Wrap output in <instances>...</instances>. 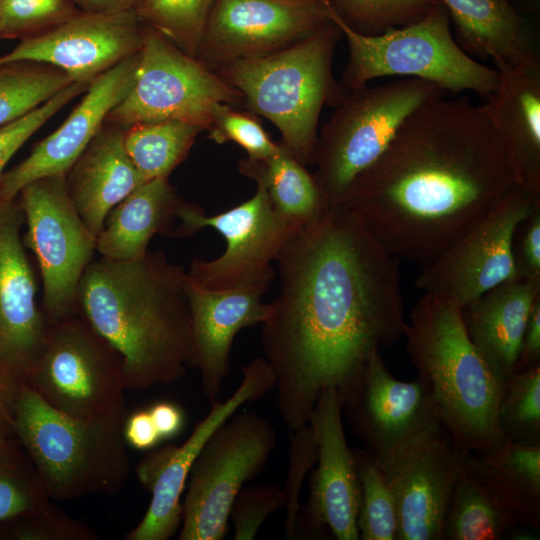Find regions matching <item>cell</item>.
I'll return each instance as SVG.
<instances>
[{"instance_id":"obj_9","label":"cell","mask_w":540,"mask_h":540,"mask_svg":"<svg viewBox=\"0 0 540 540\" xmlns=\"http://www.w3.org/2000/svg\"><path fill=\"white\" fill-rule=\"evenodd\" d=\"M277 443L262 415L236 411L208 438L187 478L179 540H223L232 503L265 468Z\"/></svg>"},{"instance_id":"obj_52","label":"cell","mask_w":540,"mask_h":540,"mask_svg":"<svg viewBox=\"0 0 540 540\" xmlns=\"http://www.w3.org/2000/svg\"><path fill=\"white\" fill-rule=\"evenodd\" d=\"M2 39L1 37V0H0V40Z\"/></svg>"},{"instance_id":"obj_22","label":"cell","mask_w":540,"mask_h":540,"mask_svg":"<svg viewBox=\"0 0 540 540\" xmlns=\"http://www.w3.org/2000/svg\"><path fill=\"white\" fill-rule=\"evenodd\" d=\"M139 53L95 78L78 105L30 154L0 178V202L14 201L21 189L37 179L66 175L101 129L110 111L129 92Z\"/></svg>"},{"instance_id":"obj_24","label":"cell","mask_w":540,"mask_h":540,"mask_svg":"<svg viewBox=\"0 0 540 540\" xmlns=\"http://www.w3.org/2000/svg\"><path fill=\"white\" fill-rule=\"evenodd\" d=\"M495 66L498 86L480 109L504 146L518 185L540 195V58Z\"/></svg>"},{"instance_id":"obj_42","label":"cell","mask_w":540,"mask_h":540,"mask_svg":"<svg viewBox=\"0 0 540 540\" xmlns=\"http://www.w3.org/2000/svg\"><path fill=\"white\" fill-rule=\"evenodd\" d=\"M290 431L289 467L283 488L286 511L284 530L287 537L296 539L300 533V494L304 480L315 467L318 451L315 434L309 423Z\"/></svg>"},{"instance_id":"obj_41","label":"cell","mask_w":540,"mask_h":540,"mask_svg":"<svg viewBox=\"0 0 540 540\" xmlns=\"http://www.w3.org/2000/svg\"><path fill=\"white\" fill-rule=\"evenodd\" d=\"M208 138L217 144L233 142L243 148L250 159H263L274 154L279 143L274 142L253 113L219 103L213 111Z\"/></svg>"},{"instance_id":"obj_15","label":"cell","mask_w":540,"mask_h":540,"mask_svg":"<svg viewBox=\"0 0 540 540\" xmlns=\"http://www.w3.org/2000/svg\"><path fill=\"white\" fill-rule=\"evenodd\" d=\"M241 371L242 380L236 390L226 400L211 404L208 414L182 445H166L140 460L136 475L152 497L143 518L125 535V540H168L180 528L181 495L205 442L241 406L264 397L275 387L274 372L265 358H254Z\"/></svg>"},{"instance_id":"obj_34","label":"cell","mask_w":540,"mask_h":540,"mask_svg":"<svg viewBox=\"0 0 540 540\" xmlns=\"http://www.w3.org/2000/svg\"><path fill=\"white\" fill-rule=\"evenodd\" d=\"M51 503L32 461L15 435L0 439V526Z\"/></svg>"},{"instance_id":"obj_10","label":"cell","mask_w":540,"mask_h":540,"mask_svg":"<svg viewBox=\"0 0 540 540\" xmlns=\"http://www.w3.org/2000/svg\"><path fill=\"white\" fill-rule=\"evenodd\" d=\"M219 103L238 107L243 100L218 74L143 24L132 86L105 122L125 129L137 122L177 120L208 130Z\"/></svg>"},{"instance_id":"obj_23","label":"cell","mask_w":540,"mask_h":540,"mask_svg":"<svg viewBox=\"0 0 540 540\" xmlns=\"http://www.w3.org/2000/svg\"><path fill=\"white\" fill-rule=\"evenodd\" d=\"M181 282L191 317L194 367L200 371L203 393L212 404L219 401L229 374L235 336L244 328L262 324L270 313V304L262 301L267 290L209 289L185 270Z\"/></svg>"},{"instance_id":"obj_43","label":"cell","mask_w":540,"mask_h":540,"mask_svg":"<svg viewBox=\"0 0 540 540\" xmlns=\"http://www.w3.org/2000/svg\"><path fill=\"white\" fill-rule=\"evenodd\" d=\"M90 84L73 82L40 106L0 127V178L7 163L24 143Z\"/></svg>"},{"instance_id":"obj_7","label":"cell","mask_w":540,"mask_h":540,"mask_svg":"<svg viewBox=\"0 0 540 540\" xmlns=\"http://www.w3.org/2000/svg\"><path fill=\"white\" fill-rule=\"evenodd\" d=\"M329 18L347 40L349 58L340 81L345 91L387 76L422 79L446 93L471 91L485 98L498 86L499 71L475 60L457 44L442 3L421 20L377 36L352 30L332 5Z\"/></svg>"},{"instance_id":"obj_45","label":"cell","mask_w":540,"mask_h":540,"mask_svg":"<svg viewBox=\"0 0 540 540\" xmlns=\"http://www.w3.org/2000/svg\"><path fill=\"white\" fill-rule=\"evenodd\" d=\"M513 255L518 278L540 280V205L519 225Z\"/></svg>"},{"instance_id":"obj_26","label":"cell","mask_w":540,"mask_h":540,"mask_svg":"<svg viewBox=\"0 0 540 540\" xmlns=\"http://www.w3.org/2000/svg\"><path fill=\"white\" fill-rule=\"evenodd\" d=\"M123 133L105 122L66 174L70 199L95 237L110 211L146 182L125 150Z\"/></svg>"},{"instance_id":"obj_30","label":"cell","mask_w":540,"mask_h":540,"mask_svg":"<svg viewBox=\"0 0 540 540\" xmlns=\"http://www.w3.org/2000/svg\"><path fill=\"white\" fill-rule=\"evenodd\" d=\"M238 168L265 189L279 214L301 227L314 223L330 208L314 174L281 142L271 156L245 158Z\"/></svg>"},{"instance_id":"obj_5","label":"cell","mask_w":540,"mask_h":540,"mask_svg":"<svg viewBox=\"0 0 540 540\" xmlns=\"http://www.w3.org/2000/svg\"><path fill=\"white\" fill-rule=\"evenodd\" d=\"M125 407L93 417L65 414L19 385L13 433L51 500L116 493L130 473Z\"/></svg>"},{"instance_id":"obj_8","label":"cell","mask_w":540,"mask_h":540,"mask_svg":"<svg viewBox=\"0 0 540 540\" xmlns=\"http://www.w3.org/2000/svg\"><path fill=\"white\" fill-rule=\"evenodd\" d=\"M446 94L417 78L347 91L318 133L315 150L313 174L329 207L343 202L354 179L377 160L415 109Z\"/></svg>"},{"instance_id":"obj_29","label":"cell","mask_w":540,"mask_h":540,"mask_svg":"<svg viewBox=\"0 0 540 540\" xmlns=\"http://www.w3.org/2000/svg\"><path fill=\"white\" fill-rule=\"evenodd\" d=\"M464 468L519 526L540 529V444L507 440L485 452H468Z\"/></svg>"},{"instance_id":"obj_16","label":"cell","mask_w":540,"mask_h":540,"mask_svg":"<svg viewBox=\"0 0 540 540\" xmlns=\"http://www.w3.org/2000/svg\"><path fill=\"white\" fill-rule=\"evenodd\" d=\"M330 0H215L195 58L215 71L271 55L330 22Z\"/></svg>"},{"instance_id":"obj_38","label":"cell","mask_w":540,"mask_h":540,"mask_svg":"<svg viewBox=\"0 0 540 540\" xmlns=\"http://www.w3.org/2000/svg\"><path fill=\"white\" fill-rule=\"evenodd\" d=\"M340 18L355 32L377 36L424 18L439 0H330Z\"/></svg>"},{"instance_id":"obj_36","label":"cell","mask_w":540,"mask_h":540,"mask_svg":"<svg viewBox=\"0 0 540 540\" xmlns=\"http://www.w3.org/2000/svg\"><path fill=\"white\" fill-rule=\"evenodd\" d=\"M215 0H142L135 13L147 25L195 58Z\"/></svg>"},{"instance_id":"obj_6","label":"cell","mask_w":540,"mask_h":540,"mask_svg":"<svg viewBox=\"0 0 540 540\" xmlns=\"http://www.w3.org/2000/svg\"><path fill=\"white\" fill-rule=\"evenodd\" d=\"M342 33L331 20L302 41L268 56L228 62L214 72L236 89L248 111L271 121L281 143L306 167L314 164L324 105L347 91L332 73Z\"/></svg>"},{"instance_id":"obj_11","label":"cell","mask_w":540,"mask_h":540,"mask_svg":"<svg viewBox=\"0 0 540 540\" xmlns=\"http://www.w3.org/2000/svg\"><path fill=\"white\" fill-rule=\"evenodd\" d=\"M178 217L174 238L191 237L209 227L226 240L223 254L212 260L194 258L186 271L198 284L214 290H268L276 274L272 263L304 228L279 214L261 185L250 199L216 215L183 201Z\"/></svg>"},{"instance_id":"obj_17","label":"cell","mask_w":540,"mask_h":540,"mask_svg":"<svg viewBox=\"0 0 540 540\" xmlns=\"http://www.w3.org/2000/svg\"><path fill=\"white\" fill-rule=\"evenodd\" d=\"M465 451L441 421L379 466L392 491L396 540H443V523Z\"/></svg>"},{"instance_id":"obj_2","label":"cell","mask_w":540,"mask_h":540,"mask_svg":"<svg viewBox=\"0 0 540 540\" xmlns=\"http://www.w3.org/2000/svg\"><path fill=\"white\" fill-rule=\"evenodd\" d=\"M517 185L505 148L480 106L442 96L403 121L341 204L389 253L422 268Z\"/></svg>"},{"instance_id":"obj_35","label":"cell","mask_w":540,"mask_h":540,"mask_svg":"<svg viewBox=\"0 0 540 540\" xmlns=\"http://www.w3.org/2000/svg\"><path fill=\"white\" fill-rule=\"evenodd\" d=\"M360 486L357 528L361 540H396L397 514L385 476L364 449H352Z\"/></svg>"},{"instance_id":"obj_18","label":"cell","mask_w":540,"mask_h":540,"mask_svg":"<svg viewBox=\"0 0 540 540\" xmlns=\"http://www.w3.org/2000/svg\"><path fill=\"white\" fill-rule=\"evenodd\" d=\"M343 412L378 466L440 421L428 383L419 375L411 381L396 379L380 351L367 360L343 403Z\"/></svg>"},{"instance_id":"obj_50","label":"cell","mask_w":540,"mask_h":540,"mask_svg":"<svg viewBox=\"0 0 540 540\" xmlns=\"http://www.w3.org/2000/svg\"><path fill=\"white\" fill-rule=\"evenodd\" d=\"M80 11L91 13H119L135 11L142 0H74Z\"/></svg>"},{"instance_id":"obj_1","label":"cell","mask_w":540,"mask_h":540,"mask_svg":"<svg viewBox=\"0 0 540 540\" xmlns=\"http://www.w3.org/2000/svg\"><path fill=\"white\" fill-rule=\"evenodd\" d=\"M276 263L261 345L277 410L294 430L324 391L344 403L371 354L403 338L407 322L399 259L343 204L296 233Z\"/></svg>"},{"instance_id":"obj_47","label":"cell","mask_w":540,"mask_h":540,"mask_svg":"<svg viewBox=\"0 0 540 540\" xmlns=\"http://www.w3.org/2000/svg\"><path fill=\"white\" fill-rule=\"evenodd\" d=\"M540 365V300L534 305L521 341L516 372ZM515 372V373H516Z\"/></svg>"},{"instance_id":"obj_14","label":"cell","mask_w":540,"mask_h":540,"mask_svg":"<svg viewBox=\"0 0 540 540\" xmlns=\"http://www.w3.org/2000/svg\"><path fill=\"white\" fill-rule=\"evenodd\" d=\"M538 205L540 195L517 185L480 222L422 267L415 286L463 308L497 285L518 278L514 236Z\"/></svg>"},{"instance_id":"obj_37","label":"cell","mask_w":540,"mask_h":540,"mask_svg":"<svg viewBox=\"0 0 540 540\" xmlns=\"http://www.w3.org/2000/svg\"><path fill=\"white\" fill-rule=\"evenodd\" d=\"M497 421L507 440L540 444V365L516 372L504 382Z\"/></svg>"},{"instance_id":"obj_33","label":"cell","mask_w":540,"mask_h":540,"mask_svg":"<svg viewBox=\"0 0 540 540\" xmlns=\"http://www.w3.org/2000/svg\"><path fill=\"white\" fill-rule=\"evenodd\" d=\"M74 81L50 65L18 61L0 65V127L43 104Z\"/></svg>"},{"instance_id":"obj_21","label":"cell","mask_w":540,"mask_h":540,"mask_svg":"<svg viewBox=\"0 0 540 540\" xmlns=\"http://www.w3.org/2000/svg\"><path fill=\"white\" fill-rule=\"evenodd\" d=\"M23 223L16 200L0 202V371L19 383L39 356L49 326L20 237Z\"/></svg>"},{"instance_id":"obj_51","label":"cell","mask_w":540,"mask_h":540,"mask_svg":"<svg viewBox=\"0 0 540 540\" xmlns=\"http://www.w3.org/2000/svg\"><path fill=\"white\" fill-rule=\"evenodd\" d=\"M515 11L530 21L540 13V0H508Z\"/></svg>"},{"instance_id":"obj_48","label":"cell","mask_w":540,"mask_h":540,"mask_svg":"<svg viewBox=\"0 0 540 540\" xmlns=\"http://www.w3.org/2000/svg\"><path fill=\"white\" fill-rule=\"evenodd\" d=\"M162 441L177 437L184 428L185 414L176 403L159 401L148 408Z\"/></svg>"},{"instance_id":"obj_27","label":"cell","mask_w":540,"mask_h":540,"mask_svg":"<svg viewBox=\"0 0 540 540\" xmlns=\"http://www.w3.org/2000/svg\"><path fill=\"white\" fill-rule=\"evenodd\" d=\"M183 201L169 178L144 182L107 215L96 237V252L112 260H131L148 251L154 235L174 238Z\"/></svg>"},{"instance_id":"obj_49","label":"cell","mask_w":540,"mask_h":540,"mask_svg":"<svg viewBox=\"0 0 540 540\" xmlns=\"http://www.w3.org/2000/svg\"><path fill=\"white\" fill-rule=\"evenodd\" d=\"M20 384L0 371V439L14 435V402Z\"/></svg>"},{"instance_id":"obj_20","label":"cell","mask_w":540,"mask_h":540,"mask_svg":"<svg viewBox=\"0 0 540 540\" xmlns=\"http://www.w3.org/2000/svg\"><path fill=\"white\" fill-rule=\"evenodd\" d=\"M143 24L135 11H79L64 22L20 43L0 56V65L31 61L50 65L74 82L91 83L121 61L138 54Z\"/></svg>"},{"instance_id":"obj_4","label":"cell","mask_w":540,"mask_h":540,"mask_svg":"<svg viewBox=\"0 0 540 540\" xmlns=\"http://www.w3.org/2000/svg\"><path fill=\"white\" fill-rule=\"evenodd\" d=\"M461 309L424 293L404 338L417 375L433 393L439 420L465 451L480 453L507 441L497 421L503 384L468 337Z\"/></svg>"},{"instance_id":"obj_32","label":"cell","mask_w":540,"mask_h":540,"mask_svg":"<svg viewBox=\"0 0 540 540\" xmlns=\"http://www.w3.org/2000/svg\"><path fill=\"white\" fill-rule=\"evenodd\" d=\"M518 526L513 516L463 468L445 514L443 540H498Z\"/></svg>"},{"instance_id":"obj_40","label":"cell","mask_w":540,"mask_h":540,"mask_svg":"<svg viewBox=\"0 0 540 540\" xmlns=\"http://www.w3.org/2000/svg\"><path fill=\"white\" fill-rule=\"evenodd\" d=\"M98 533L83 520L52 503L30 515L0 526V540H97Z\"/></svg>"},{"instance_id":"obj_12","label":"cell","mask_w":540,"mask_h":540,"mask_svg":"<svg viewBox=\"0 0 540 540\" xmlns=\"http://www.w3.org/2000/svg\"><path fill=\"white\" fill-rule=\"evenodd\" d=\"M23 383L48 405L75 417L124 407L121 358L78 313L49 323L40 354Z\"/></svg>"},{"instance_id":"obj_31","label":"cell","mask_w":540,"mask_h":540,"mask_svg":"<svg viewBox=\"0 0 540 540\" xmlns=\"http://www.w3.org/2000/svg\"><path fill=\"white\" fill-rule=\"evenodd\" d=\"M202 131L201 126L177 120L137 122L124 129V146L145 181L169 178Z\"/></svg>"},{"instance_id":"obj_13","label":"cell","mask_w":540,"mask_h":540,"mask_svg":"<svg viewBox=\"0 0 540 540\" xmlns=\"http://www.w3.org/2000/svg\"><path fill=\"white\" fill-rule=\"evenodd\" d=\"M18 196L27 225L23 243L35 254L41 275V309L49 323L77 314V290L94 258L96 237L70 199L66 175L32 181Z\"/></svg>"},{"instance_id":"obj_39","label":"cell","mask_w":540,"mask_h":540,"mask_svg":"<svg viewBox=\"0 0 540 540\" xmlns=\"http://www.w3.org/2000/svg\"><path fill=\"white\" fill-rule=\"evenodd\" d=\"M74 0H1L2 39L23 40L77 14Z\"/></svg>"},{"instance_id":"obj_28","label":"cell","mask_w":540,"mask_h":540,"mask_svg":"<svg viewBox=\"0 0 540 540\" xmlns=\"http://www.w3.org/2000/svg\"><path fill=\"white\" fill-rule=\"evenodd\" d=\"M439 1L453 25L455 41L470 56L518 64L538 55L530 21L508 0Z\"/></svg>"},{"instance_id":"obj_46","label":"cell","mask_w":540,"mask_h":540,"mask_svg":"<svg viewBox=\"0 0 540 540\" xmlns=\"http://www.w3.org/2000/svg\"><path fill=\"white\" fill-rule=\"evenodd\" d=\"M123 436L127 446L141 451L152 450L162 441L148 408L125 416Z\"/></svg>"},{"instance_id":"obj_44","label":"cell","mask_w":540,"mask_h":540,"mask_svg":"<svg viewBox=\"0 0 540 540\" xmlns=\"http://www.w3.org/2000/svg\"><path fill=\"white\" fill-rule=\"evenodd\" d=\"M283 488L275 484L243 486L235 497L229 514L234 528L233 540H252L265 520L284 508Z\"/></svg>"},{"instance_id":"obj_3","label":"cell","mask_w":540,"mask_h":540,"mask_svg":"<svg viewBox=\"0 0 540 540\" xmlns=\"http://www.w3.org/2000/svg\"><path fill=\"white\" fill-rule=\"evenodd\" d=\"M184 269L163 252L92 260L80 280L78 314L119 354L126 389L167 385L194 367Z\"/></svg>"},{"instance_id":"obj_19","label":"cell","mask_w":540,"mask_h":540,"mask_svg":"<svg viewBox=\"0 0 540 540\" xmlns=\"http://www.w3.org/2000/svg\"><path fill=\"white\" fill-rule=\"evenodd\" d=\"M343 402L329 389L318 397L308 423L317 442L316 468L309 473V494L301 508L299 531L308 538L331 535L358 540L360 486L352 448L348 446Z\"/></svg>"},{"instance_id":"obj_25","label":"cell","mask_w":540,"mask_h":540,"mask_svg":"<svg viewBox=\"0 0 540 540\" xmlns=\"http://www.w3.org/2000/svg\"><path fill=\"white\" fill-rule=\"evenodd\" d=\"M538 300L540 280L516 278L461 309L468 337L502 384L516 372L525 327Z\"/></svg>"}]
</instances>
